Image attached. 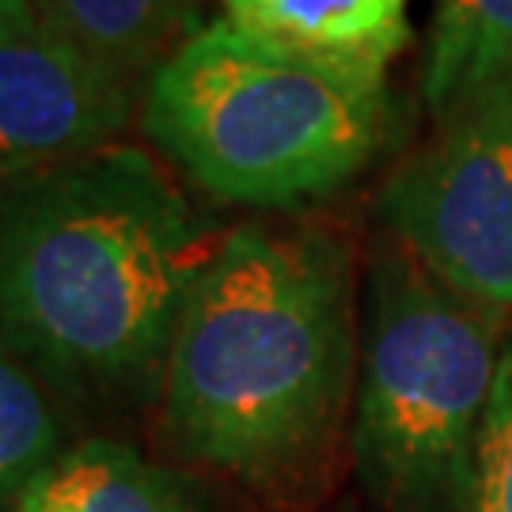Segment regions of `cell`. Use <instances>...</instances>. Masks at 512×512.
<instances>
[{"mask_svg": "<svg viewBox=\"0 0 512 512\" xmlns=\"http://www.w3.org/2000/svg\"><path fill=\"white\" fill-rule=\"evenodd\" d=\"M497 327L380 232L349 418L353 471L380 512H463L505 357Z\"/></svg>", "mask_w": 512, "mask_h": 512, "instance_id": "4", "label": "cell"}, {"mask_svg": "<svg viewBox=\"0 0 512 512\" xmlns=\"http://www.w3.org/2000/svg\"><path fill=\"white\" fill-rule=\"evenodd\" d=\"M0 23H38L35 0H0Z\"/></svg>", "mask_w": 512, "mask_h": 512, "instance_id": "13", "label": "cell"}, {"mask_svg": "<svg viewBox=\"0 0 512 512\" xmlns=\"http://www.w3.org/2000/svg\"><path fill=\"white\" fill-rule=\"evenodd\" d=\"M220 239L148 148L0 171V349L76 410L152 403Z\"/></svg>", "mask_w": 512, "mask_h": 512, "instance_id": "1", "label": "cell"}, {"mask_svg": "<svg viewBox=\"0 0 512 512\" xmlns=\"http://www.w3.org/2000/svg\"><path fill=\"white\" fill-rule=\"evenodd\" d=\"M512 84V0H437L421 95L433 118Z\"/></svg>", "mask_w": 512, "mask_h": 512, "instance_id": "10", "label": "cell"}, {"mask_svg": "<svg viewBox=\"0 0 512 512\" xmlns=\"http://www.w3.org/2000/svg\"><path fill=\"white\" fill-rule=\"evenodd\" d=\"M35 16L137 84H148L167 57L205 27L202 0H35Z\"/></svg>", "mask_w": 512, "mask_h": 512, "instance_id": "9", "label": "cell"}, {"mask_svg": "<svg viewBox=\"0 0 512 512\" xmlns=\"http://www.w3.org/2000/svg\"><path fill=\"white\" fill-rule=\"evenodd\" d=\"M387 73L205 23L145 84L137 122L202 194L251 209L327 198L395 133Z\"/></svg>", "mask_w": 512, "mask_h": 512, "instance_id": "3", "label": "cell"}, {"mask_svg": "<svg viewBox=\"0 0 512 512\" xmlns=\"http://www.w3.org/2000/svg\"><path fill=\"white\" fill-rule=\"evenodd\" d=\"M16 512H228V505L202 478L122 440L84 437L50 463Z\"/></svg>", "mask_w": 512, "mask_h": 512, "instance_id": "7", "label": "cell"}, {"mask_svg": "<svg viewBox=\"0 0 512 512\" xmlns=\"http://www.w3.org/2000/svg\"><path fill=\"white\" fill-rule=\"evenodd\" d=\"M384 232L444 289L505 319L512 311V84L437 118V137L395 167Z\"/></svg>", "mask_w": 512, "mask_h": 512, "instance_id": "5", "label": "cell"}, {"mask_svg": "<svg viewBox=\"0 0 512 512\" xmlns=\"http://www.w3.org/2000/svg\"><path fill=\"white\" fill-rule=\"evenodd\" d=\"M61 399L0 349V512H16L23 494L50 471L69 444Z\"/></svg>", "mask_w": 512, "mask_h": 512, "instance_id": "11", "label": "cell"}, {"mask_svg": "<svg viewBox=\"0 0 512 512\" xmlns=\"http://www.w3.org/2000/svg\"><path fill=\"white\" fill-rule=\"evenodd\" d=\"M463 512H512V349L501 357L494 399L478 444L475 486Z\"/></svg>", "mask_w": 512, "mask_h": 512, "instance_id": "12", "label": "cell"}, {"mask_svg": "<svg viewBox=\"0 0 512 512\" xmlns=\"http://www.w3.org/2000/svg\"><path fill=\"white\" fill-rule=\"evenodd\" d=\"M145 84L107 69L42 23H0V171L118 145Z\"/></svg>", "mask_w": 512, "mask_h": 512, "instance_id": "6", "label": "cell"}, {"mask_svg": "<svg viewBox=\"0 0 512 512\" xmlns=\"http://www.w3.org/2000/svg\"><path fill=\"white\" fill-rule=\"evenodd\" d=\"M357 361L346 243L319 224H239L194 285L167 353V448L255 497L308 494L338 452Z\"/></svg>", "mask_w": 512, "mask_h": 512, "instance_id": "2", "label": "cell"}, {"mask_svg": "<svg viewBox=\"0 0 512 512\" xmlns=\"http://www.w3.org/2000/svg\"><path fill=\"white\" fill-rule=\"evenodd\" d=\"M224 19L258 38L330 61L380 69L410 46V0H220Z\"/></svg>", "mask_w": 512, "mask_h": 512, "instance_id": "8", "label": "cell"}]
</instances>
